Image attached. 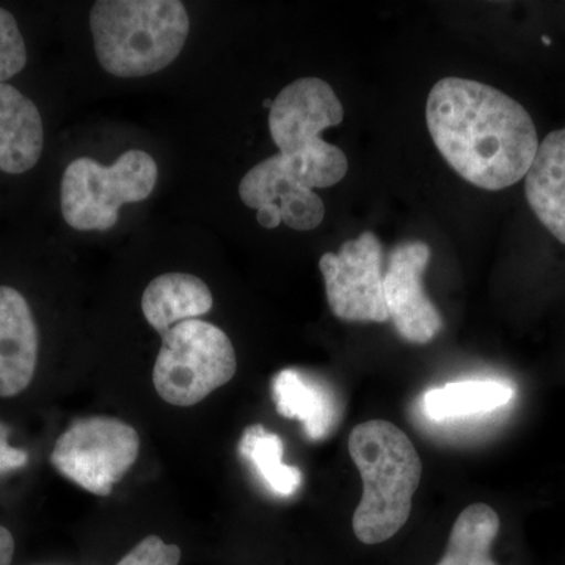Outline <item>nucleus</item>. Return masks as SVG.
Here are the masks:
<instances>
[{
  "mask_svg": "<svg viewBox=\"0 0 565 565\" xmlns=\"http://www.w3.org/2000/svg\"><path fill=\"white\" fill-rule=\"evenodd\" d=\"M180 561V546L166 544L158 535H148L117 565H178Z\"/></svg>",
  "mask_w": 565,
  "mask_h": 565,
  "instance_id": "nucleus-20",
  "label": "nucleus"
},
{
  "mask_svg": "<svg viewBox=\"0 0 565 565\" xmlns=\"http://www.w3.org/2000/svg\"><path fill=\"white\" fill-rule=\"evenodd\" d=\"M274 403L278 414L302 423L305 434L318 441L329 437L341 418L338 397L329 385L315 375L282 370L275 375Z\"/></svg>",
  "mask_w": 565,
  "mask_h": 565,
  "instance_id": "nucleus-12",
  "label": "nucleus"
},
{
  "mask_svg": "<svg viewBox=\"0 0 565 565\" xmlns=\"http://www.w3.org/2000/svg\"><path fill=\"white\" fill-rule=\"evenodd\" d=\"M500 526V516L490 505H468L457 516L445 555L437 565H497L490 553Z\"/></svg>",
  "mask_w": 565,
  "mask_h": 565,
  "instance_id": "nucleus-17",
  "label": "nucleus"
},
{
  "mask_svg": "<svg viewBox=\"0 0 565 565\" xmlns=\"http://www.w3.org/2000/svg\"><path fill=\"white\" fill-rule=\"evenodd\" d=\"M90 29L99 65L115 77H145L177 61L191 31L178 0H99Z\"/></svg>",
  "mask_w": 565,
  "mask_h": 565,
  "instance_id": "nucleus-3",
  "label": "nucleus"
},
{
  "mask_svg": "<svg viewBox=\"0 0 565 565\" xmlns=\"http://www.w3.org/2000/svg\"><path fill=\"white\" fill-rule=\"evenodd\" d=\"M214 297L206 282L195 275L169 273L159 275L145 289L141 311L161 337L173 326L210 313Z\"/></svg>",
  "mask_w": 565,
  "mask_h": 565,
  "instance_id": "nucleus-15",
  "label": "nucleus"
},
{
  "mask_svg": "<svg viewBox=\"0 0 565 565\" xmlns=\"http://www.w3.org/2000/svg\"><path fill=\"white\" fill-rule=\"evenodd\" d=\"M14 555V539L7 527L0 526V565H11Z\"/></svg>",
  "mask_w": 565,
  "mask_h": 565,
  "instance_id": "nucleus-23",
  "label": "nucleus"
},
{
  "mask_svg": "<svg viewBox=\"0 0 565 565\" xmlns=\"http://www.w3.org/2000/svg\"><path fill=\"white\" fill-rule=\"evenodd\" d=\"M429 262V245L419 241L401 244L393 248L384 275L390 321L408 343H430L444 327L440 313L424 292L423 275Z\"/></svg>",
  "mask_w": 565,
  "mask_h": 565,
  "instance_id": "nucleus-9",
  "label": "nucleus"
},
{
  "mask_svg": "<svg viewBox=\"0 0 565 565\" xmlns=\"http://www.w3.org/2000/svg\"><path fill=\"white\" fill-rule=\"evenodd\" d=\"M43 148L39 107L13 85L0 84V172H29L39 163Z\"/></svg>",
  "mask_w": 565,
  "mask_h": 565,
  "instance_id": "nucleus-13",
  "label": "nucleus"
},
{
  "mask_svg": "<svg viewBox=\"0 0 565 565\" xmlns=\"http://www.w3.org/2000/svg\"><path fill=\"white\" fill-rule=\"evenodd\" d=\"M158 177V163L140 150L126 151L109 167L76 159L62 178L63 218L77 232H107L117 225L122 204L150 199Z\"/></svg>",
  "mask_w": 565,
  "mask_h": 565,
  "instance_id": "nucleus-5",
  "label": "nucleus"
},
{
  "mask_svg": "<svg viewBox=\"0 0 565 565\" xmlns=\"http://www.w3.org/2000/svg\"><path fill=\"white\" fill-rule=\"evenodd\" d=\"M28 63V50L20 25L9 10L0 7V84L20 74Z\"/></svg>",
  "mask_w": 565,
  "mask_h": 565,
  "instance_id": "nucleus-19",
  "label": "nucleus"
},
{
  "mask_svg": "<svg viewBox=\"0 0 565 565\" xmlns=\"http://www.w3.org/2000/svg\"><path fill=\"white\" fill-rule=\"evenodd\" d=\"M349 455L363 481L353 533L363 544H382L411 519L422 482V459L411 438L384 419L359 424L349 435Z\"/></svg>",
  "mask_w": 565,
  "mask_h": 565,
  "instance_id": "nucleus-2",
  "label": "nucleus"
},
{
  "mask_svg": "<svg viewBox=\"0 0 565 565\" xmlns=\"http://www.w3.org/2000/svg\"><path fill=\"white\" fill-rule=\"evenodd\" d=\"M10 427L0 422V476L20 470L29 462L28 452L9 444Z\"/></svg>",
  "mask_w": 565,
  "mask_h": 565,
  "instance_id": "nucleus-21",
  "label": "nucleus"
},
{
  "mask_svg": "<svg viewBox=\"0 0 565 565\" xmlns=\"http://www.w3.org/2000/svg\"><path fill=\"white\" fill-rule=\"evenodd\" d=\"M39 327L25 297L0 285V397L31 385L39 363Z\"/></svg>",
  "mask_w": 565,
  "mask_h": 565,
  "instance_id": "nucleus-11",
  "label": "nucleus"
},
{
  "mask_svg": "<svg viewBox=\"0 0 565 565\" xmlns=\"http://www.w3.org/2000/svg\"><path fill=\"white\" fill-rule=\"evenodd\" d=\"M281 222V212L277 204H269V206H264L262 210H258V223L264 226V228H277Z\"/></svg>",
  "mask_w": 565,
  "mask_h": 565,
  "instance_id": "nucleus-22",
  "label": "nucleus"
},
{
  "mask_svg": "<svg viewBox=\"0 0 565 565\" xmlns=\"http://www.w3.org/2000/svg\"><path fill=\"white\" fill-rule=\"evenodd\" d=\"M426 120L446 162L484 191L523 180L537 152V131L525 107L482 82L438 81L427 98Z\"/></svg>",
  "mask_w": 565,
  "mask_h": 565,
  "instance_id": "nucleus-1",
  "label": "nucleus"
},
{
  "mask_svg": "<svg viewBox=\"0 0 565 565\" xmlns=\"http://www.w3.org/2000/svg\"><path fill=\"white\" fill-rule=\"evenodd\" d=\"M236 370L228 334L214 323L192 319L163 334L152 384L166 403L192 407L228 384Z\"/></svg>",
  "mask_w": 565,
  "mask_h": 565,
  "instance_id": "nucleus-6",
  "label": "nucleus"
},
{
  "mask_svg": "<svg viewBox=\"0 0 565 565\" xmlns=\"http://www.w3.org/2000/svg\"><path fill=\"white\" fill-rule=\"evenodd\" d=\"M542 41H544L545 46H550V43H552V41H550L548 36H542Z\"/></svg>",
  "mask_w": 565,
  "mask_h": 565,
  "instance_id": "nucleus-24",
  "label": "nucleus"
},
{
  "mask_svg": "<svg viewBox=\"0 0 565 565\" xmlns=\"http://www.w3.org/2000/svg\"><path fill=\"white\" fill-rule=\"evenodd\" d=\"M344 107L337 93L318 77H303L278 93L270 107L269 129L278 161L308 188H332L348 174L344 151L321 139L341 125Z\"/></svg>",
  "mask_w": 565,
  "mask_h": 565,
  "instance_id": "nucleus-4",
  "label": "nucleus"
},
{
  "mask_svg": "<svg viewBox=\"0 0 565 565\" xmlns=\"http://www.w3.org/2000/svg\"><path fill=\"white\" fill-rule=\"evenodd\" d=\"M514 390L503 382L468 381L434 388L424 396V411L433 422L486 414L503 407Z\"/></svg>",
  "mask_w": 565,
  "mask_h": 565,
  "instance_id": "nucleus-16",
  "label": "nucleus"
},
{
  "mask_svg": "<svg viewBox=\"0 0 565 565\" xmlns=\"http://www.w3.org/2000/svg\"><path fill=\"white\" fill-rule=\"evenodd\" d=\"M245 206L262 210L269 204L280 207L281 221L297 232H310L326 217V204L313 189L282 169L277 156L248 170L239 184Z\"/></svg>",
  "mask_w": 565,
  "mask_h": 565,
  "instance_id": "nucleus-10",
  "label": "nucleus"
},
{
  "mask_svg": "<svg viewBox=\"0 0 565 565\" xmlns=\"http://www.w3.org/2000/svg\"><path fill=\"white\" fill-rule=\"evenodd\" d=\"M139 452V434L131 424L111 416H90L77 419L58 437L51 463L81 489L109 497Z\"/></svg>",
  "mask_w": 565,
  "mask_h": 565,
  "instance_id": "nucleus-7",
  "label": "nucleus"
},
{
  "mask_svg": "<svg viewBox=\"0 0 565 565\" xmlns=\"http://www.w3.org/2000/svg\"><path fill=\"white\" fill-rule=\"evenodd\" d=\"M384 250L374 233L348 241L338 253H326L319 269L327 300L337 318L348 322H386Z\"/></svg>",
  "mask_w": 565,
  "mask_h": 565,
  "instance_id": "nucleus-8",
  "label": "nucleus"
},
{
  "mask_svg": "<svg viewBox=\"0 0 565 565\" xmlns=\"http://www.w3.org/2000/svg\"><path fill=\"white\" fill-rule=\"evenodd\" d=\"M525 191L539 221L565 244V129L550 132L539 143L525 174Z\"/></svg>",
  "mask_w": 565,
  "mask_h": 565,
  "instance_id": "nucleus-14",
  "label": "nucleus"
},
{
  "mask_svg": "<svg viewBox=\"0 0 565 565\" xmlns=\"http://www.w3.org/2000/svg\"><path fill=\"white\" fill-rule=\"evenodd\" d=\"M237 449L241 457L256 468L263 481L274 493L291 497L302 486V471L297 467L282 463L285 446L281 438L267 430L263 424L245 427Z\"/></svg>",
  "mask_w": 565,
  "mask_h": 565,
  "instance_id": "nucleus-18",
  "label": "nucleus"
}]
</instances>
